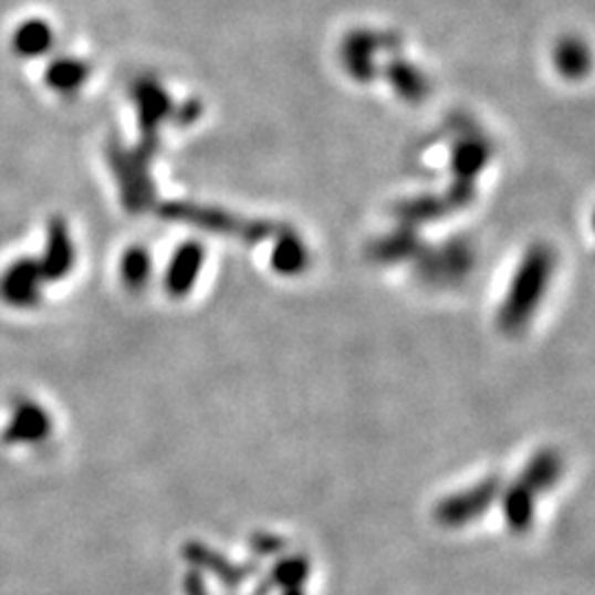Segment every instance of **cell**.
<instances>
[{
  "label": "cell",
  "instance_id": "8fae6325",
  "mask_svg": "<svg viewBox=\"0 0 595 595\" xmlns=\"http://www.w3.org/2000/svg\"><path fill=\"white\" fill-rule=\"evenodd\" d=\"M53 44V31L42 20H27L13 35V49L22 58H38Z\"/></svg>",
  "mask_w": 595,
  "mask_h": 595
},
{
  "label": "cell",
  "instance_id": "e0dca14e",
  "mask_svg": "<svg viewBox=\"0 0 595 595\" xmlns=\"http://www.w3.org/2000/svg\"><path fill=\"white\" fill-rule=\"evenodd\" d=\"M306 572H309V567H306V561L304 559H290V561H285V563L279 565L276 578L288 581L290 585H294L300 578L306 576Z\"/></svg>",
  "mask_w": 595,
  "mask_h": 595
},
{
  "label": "cell",
  "instance_id": "5b68a950",
  "mask_svg": "<svg viewBox=\"0 0 595 595\" xmlns=\"http://www.w3.org/2000/svg\"><path fill=\"white\" fill-rule=\"evenodd\" d=\"M113 166L117 173V179L122 181L124 188V197L133 208H142L146 203V199L150 197V184H148V173H146V161L144 159V148L135 150V153H126V150H115L113 153Z\"/></svg>",
  "mask_w": 595,
  "mask_h": 595
},
{
  "label": "cell",
  "instance_id": "9a60e30c",
  "mask_svg": "<svg viewBox=\"0 0 595 595\" xmlns=\"http://www.w3.org/2000/svg\"><path fill=\"white\" fill-rule=\"evenodd\" d=\"M561 470H563L561 459H559L554 452H543V455H539V457L530 463V468H528V472H525V477H523L521 483H523L530 492L547 490V488L559 479Z\"/></svg>",
  "mask_w": 595,
  "mask_h": 595
},
{
  "label": "cell",
  "instance_id": "30bf717a",
  "mask_svg": "<svg viewBox=\"0 0 595 595\" xmlns=\"http://www.w3.org/2000/svg\"><path fill=\"white\" fill-rule=\"evenodd\" d=\"M386 77L393 84V88L397 91V95H401L408 102L424 100L428 93V82H426L424 73L404 60H393L386 66Z\"/></svg>",
  "mask_w": 595,
  "mask_h": 595
},
{
  "label": "cell",
  "instance_id": "ac0fdd59",
  "mask_svg": "<svg viewBox=\"0 0 595 595\" xmlns=\"http://www.w3.org/2000/svg\"><path fill=\"white\" fill-rule=\"evenodd\" d=\"M146 272H148V257L142 252V250H135V252H131L128 254V259H126V274H128V279L135 283H142L144 281V276H146Z\"/></svg>",
  "mask_w": 595,
  "mask_h": 595
},
{
  "label": "cell",
  "instance_id": "4fadbf2b",
  "mask_svg": "<svg viewBox=\"0 0 595 595\" xmlns=\"http://www.w3.org/2000/svg\"><path fill=\"white\" fill-rule=\"evenodd\" d=\"M306 263H309V254L304 250V243L294 234H283L272 254L274 270L285 276H292V274H300L306 268Z\"/></svg>",
  "mask_w": 595,
  "mask_h": 595
},
{
  "label": "cell",
  "instance_id": "5bb4252c",
  "mask_svg": "<svg viewBox=\"0 0 595 595\" xmlns=\"http://www.w3.org/2000/svg\"><path fill=\"white\" fill-rule=\"evenodd\" d=\"M534 492H530L523 483L514 486L505 494V519L512 525V530L523 532L530 528L534 516Z\"/></svg>",
  "mask_w": 595,
  "mask_h": 595
},
{
  "label": "cell",
  "instance_id": "2e32d148",
  "mask_svg": "<svg viewBox=\"0 0 595 595\" xmlns=\"http://www.w3.org/2000/svg\"><path fill=\"white\" fill-rule=\"evenodd\" d=\"M399 215L408 221H430L443 215V201L437 199H417L399 206Z\"/></svg>",
  "mask_w": 595,
  "mask_h": 595
},
{
  "label": "cell",
  "instance_id": "8992f818",
  "mask_svg": "<svg viewBox=\"0 0 595 595\" xmlns=\"http://www.w3.org/2000/svg\"><path fill=\"white\" fill-rule=\"evenodd\" d=\"M377 44H384V40L377 33H351L344 40L342 46V60L346 71L357 80V82H370L375 77V62H373V51Z\"/></svg>",
  "mask_w": 595,
  "mask_h": 595
},
{
  "label": "cell",
  "instance_id": "7a4b0ae2",
  "mask_svg": "<svg viewBox=\"0 0 595 595\" xmlns=\"http://www.w3.org/2000/svg\"><path fill=\"white\" fill-rule=\"evenodd\" d=\"M161 215L168 219H175V221H186L190 226L206 228V230L217 232V234L237 237V239H243L250 243L265 241L279 232L276 226H272L268 221H248V219L234 217L230 212H221V210L203 208V206H195V203H168V206H164Z\"/></svg>",
  "mask_w": 595,
  "mask_h": 595
},
{
  "label": "cell",
  "instance_id": "9c48e42d",
  "mask_svg": "<svg viewBox=\"0 0 595 595\" xmlns=\"http://www.w3.org/2000/svg\"><path fill=\"white\" fill-rule=\"evenodd\" d=\"M88 80V64L80 62L75 58H62L55 60L46 69V84L62 93V95H73L80 91V86Z\"/></svg>",
  "mask_w": 595,
  "mask_h": 595
},
{
  "label": "cell",
  "instance_id": "7c38bea8",
  "mask_svg": "<svg viewBox=\"0 0 595 595\" xmlns=\"http://www.w3.org/2000/svg\"><path fill=\"white\" fill-rule=\"evenodd\" d=\"M488 155L490 150L483 139H463L452 155V168L459 181H472L477 173L488 164Z\"/></svg>",
  "mask_w": 595,
  "mask_h": 595
},
{
  "label": "cell",
  "instance_id": "52a82bcc",
  "mask_svg": "<svg viewBox=\"0 0 595 595\" xmlns=\"http://www.w3.org/2000/svg\"><path fill=\"white\" fill-rule=\"evenodd\" d=\"M203 257L206 254H203V248L199 243H186L179 248V252L175 254V261L170 265L168 279H166L170 294L184 296L192 290V285L201 272Z\"/></svg>",
  "mask_w": 595,
  "mask_h": 595
},
{
  "label": "cell",
  "instance_id": "d6986e66",
  "mask_svg": "<svg viewBox=\"0 0 595 595\" xmlns=\"http://www.w3.org/2000/svg\"><path fill=\"white\" fill-rule=\"evenodd\" d=\"M254 545H257V550L261 552V554H272V552H276V550H281V541L279 539H274V536H268V534H261V536H257V541H254Z\"/></svg>",
  "mask_w": 595,
  "mask_h": 595
},
{
  "label": "cell",
  "instance_id": "6da1fadb",
  "mask_svg": "<svg viewBox=\"0 0 595 595\" xmlns=\"http://www.w3.org/2000/svg\"><path fill=\"white\" fill-rule=\"evenodd\" d=\"M552 270H554V252L547 246H534L528 252L519 274L514 276L512 292L499 313L503 331H519L525 326L539 300L547 290Z\"/></svg>",
  "mask_w": 595,
  "mask_h": 595
},
{
  "label": "cell",
  "instance_id": "277c9868",
  "mask_svg": "<svg viewBox=\"0 0 595 595\" xmlns=\"http://www.w3.org/2000/svg\"><path fill=\"white\" fill-rule=\"evenodd\" d=\"M497 492H499L497 479L483 481L479 488L443 501L437 508V519L443 525H463V523L477 519L479 514H483V510L494 501Z\"/></svg>",
  "mask_w": 595,
  "mask_h": 595
},
{
  "label": "cell",
  "instance_id": "ba28073f",
  "mask_svg": "<svg viewBox=\"0 0 595 595\" xmlns=\"http://www.w3.org/2000/svg\"><path fill=\"white\" fill-rule=\"evenodd\" d=\"M554 64L563 77L581 80L592 69L589 46L581 38L567 35L563 40H559V44L554 49Z\"/></svg>",
  "mask_w": 595,
  "mask_h": 595
},
{
  "label": "cell",
  "instance_id": "3957f363",
  "mask_svg": "<svg viewBox=\"0 0 595 595\" xmlns=\"http://www.w3.org/2000/svg\"><path fill=\"white\" fill-rule=\"evenodd\" d=\"M133 100L137 104V113H139V124L142 131L146 135V144H157L153 142V137L157 139V128L161 126V122L170 115L173 106H170V97L164 91L161 84L153 82V80H142L133 86Z\"/></svg>",
  "mask_w": 595,
  "mask_h": 595
}]
</instances>
